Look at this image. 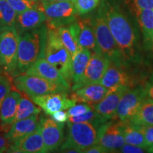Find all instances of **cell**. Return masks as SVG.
<instances>
[{
  "instance_id": "obj_1",
  "label": "cell",
  "mask_w": 153,
  "mask_h": 153,
  "mask_svg": "<svg viewBox=\"0 0 153 153\" xmlns=\"http://www.w3.org/2000/svg\"><path fill=\"white\" fill-rule=\"evenodd\" d=\"M98 8L129 66L142 62L143 41L138 23L121 0H101Z\"/></svg>"
},
{
  "instance_id": "obj_2",
  "label": "cell",
  "mask_w": 153,
  "mask_h": 153,
  "mask_svg": "<svg viewBox=\"0 0 153 153\" xmlns=\"http://www.w3.org/2000/svg\"><path fill=\"white\" fill-rule=\"evenodd\" d=\"M47 34V26L42 25L37 28L19 35L16 75L25 73L38 60L45 58Z\"/></svg>"
},
{
  "instance_id": "obj_3",
  "label": "cell",
  "mask_w": 153,
  "mask_h": 153,
  "mask_svg": "<svg viewBox=\"0 0 153 153\" xmlns=\"http://www.w3.org/2000/svg\"><path fill=\"white\" fill-rule=\"evenodd\" d=\"M88 19L93 28L97 45L101 52L106 55L110 61L120 65L130 67L124 60L100 9L98 8L97 13Z\"/></svg>"
},
{
  "instance_id": "obj_4",
  "label": "cell",
  "mask_w": 153,
  "mask_h": 153,
  "mask_svg": "<svg viewBox=\"0 0 153 153\" xmlns=\"http://www.w3.org/2000/svg\"><path fill=\"white\" fill-rule=\"evenodd\" d=\"M68 135L58 149L61 152H84L97 142V128L91 123L68 121Z\"/></svg>"
},
{
  "instance_id": "obj_5",
  "label": "cell",
  "mask_w": 153,
  "mask_h": 153,
  "mask_svg": "<svg viewBox=\"0 0 153 153\" xmlns=\"http://www.w3.org/2000/svg\"><path fill=\"white\" fill-rule=\"evenodd\" d=\"M45 59L57 69L71 86L72 56L62 43L55 28H48Z\"/></svg>"
},
{
  "instance_id": "obj_6",
  "label": "cell",
  "mask_w": 153,
  "mask_h": 153,
  "mask_svg": "<svg viewBox=\"0 0 153 153\" xmlns=\"http://www.w3.org/2000/svg\"><path fill=\"white\" fill-rule=\"evenodd\" d=\"M13 85L17 90L29 97L48 94L51 93H68L70 89L40 76L27 74H19L14 76Z\"/></svg>"
},
{
  "instance_id": "obj_7",
  "label": "cell",
  "mask_w": 153,
  "mask_h": 153,
  "mask_svg": "<svg viewBox=\"0 0 153 153\" xmlns=\"http://www.w3.org/2000/svg\"><path fill=\"white\" fill-rule=\"evenodd\" d=\"M38 9L46 17L47 28L57 29L60 26H68L77 19V13L72 1L44 2L40 1Z\"/></svg>"
},
{
  "instance_id": "obj_8",
  "label": "cell",
  "mask_w": 153,
  "mask_h": 153,
  "mask_svg": "<svg viewBox=\"0 0 153 153\" xmlns=\"http://www.w3.org/2000/svg\"><path fill=\"white\" fill-rule=\"evenodd\" d=\"M19 40L15 26L0 30V66L5 73L13 77L16 73Z\"/></svg>"
},
{
  "instance_id": "obj_9",
  "label": "cell",
  "mask_w": 153,
  "mask_h": 153,
  "mask_svg": "<svg viewBox=\"0 0 153 153\" xmlns=\"http://www.w3.org/2000/svg\"><path fill=\"white\" fill-rule=\"evenodd\" d=\"M146 98L147 95L143 86H135L128 89L120 98L114 119L120 121L130 120Z\"/></svg>"
},
{
  "instance_id": "obj_10",
  "label": "cell",
  "mask_w": 153,
  "mask_h": 153,
  "mask_svg": "<svg viewBox=\"0 0 153 153\" xmlns=\"http://www.w3.org/2000/svg\"><path fill=\"white\" fill-rule=\"evenodd\" d=\"M97 143L104 148L107 152H118L126 143L119 120L108 121L99 126Z\"/></svg>"
},
{
  "instance_id": "obj_11",
  "label": "cell",
  "mask_w": 153,
  "mask_h": 153,
  "mask_svg": "<svg viewBox=\"0 0 153 153\" xmlns=\"http://www.w3.org/2000/svg\"><path fill=\"white\" fill-rule=\"evenodd\" d=\"M64 123H57L53 118L41 116L38 128L43 137L46 152L58 150L64 140Z\"/></svg>"
},
{
  "instance_id": "obj_12",
  "label": "cell",
  "mask_w": 153,
  "mask_h": 153,
  "mask_svg": "<svg viewBox=\"0 0 153 153\" xmlns=\"http://www.w3.org/2000/svg\"><path fill=\"white\" fill-rule=\"evenodd\" d=\"M128 89L129 87H120L108 90V94L102 100L94 105L99 126L114 119L120 98Z\"/></svg>"
},
{
  "instance_id": "obj_13",
  "label": "cell",
  "mask_w": 153,
  "mask_h": 153,
  "mask_svg": "<svg viewBox=\"0 0 153 153\" xmlns=\"http://www.w3.org/2000/svg\"><path fill=\"white\" fill-rule=\"evenodd\" d=\"M128 68L130 67L120 65L110 61L109 65L99 83L104 85L108 90L120 87L129 88L135 87L136 86L135 79L128 70Z\"/></svg>"
},
{
  "instance_id": "obj_14",
  "label": "cell",
  "mask_w": 153,
  "mask_h": 153,
  "mask_svg": "<svg viewBox=\"0 0 153 153\" xmlns=\"http://www.w3.org/2000/svg\"><path fill=\"white\" fill-rule=\"evenodd\" d=\"M109 64V59L101 52L91 53L83 77L73 91L84 86L99 83Z\"/></svg>"
},
{
  "instance_id": "obj_15",
  "label": "cell",
  "mask_w": 153,
  "mask_h": 153,
  "mask_svg": "<svg viewBox=\"0 0 153 153\" xmlns=\"http://www.w3.org/2000/svg\"><path fill=\"white\" fill-rule=\"evenodd\" d=\"M68 26L79 48H85L89 50L91 53L101 52L89 19H76Z\"/></svg>"
},
{
  "instance_id": "obj_16",
  "label": "cell",
  "mask_w": 153,
  "mask_h": 153,
  "mask_svg": "<svg viewBox=\"0 0 153 153\" xmlns=\"http://www.w3.org/2000/svg\"><path fill=\"white\" fill-rule=\"evenodd\" d=\"M33 102L41 107L45 114L51 116L60 110H68L76 104V101L68 97V93L57 92L30 97Z\"/></svg>"
},
{
  "instance_id": "obj_17",
  "label": "cell",
  "mask_w": 153,
  "mask_h": 153,
  "mask_svg": "<svg viewBox=\"0 0 153 153\" xmlns=\"http://www.w3.org/2000/svg\"><path fill=\"white\" fill-rule=\"evenodd\" d=\"M25 74L35 75L63 86L67 89L71 88L70 84L63 77L60 72L45 58H41L32 65Z\"/></svg>"
},
{
  "instance_id": "obj_18",
  "label": "cell",
  "mask_w": 153,
  "mask_h": 153,
  "mask_svg": "<svg viewBox=\"0 0 153 153\" xmlns=\"http://www.w3.org/2000/svg\"><path fill=\"white\" fill-rule=\"evenodd\" d=\"M9 152L16 153H44L46 152L39 128L22 138L11 143Z\"/></svg>"
},
{
  "instance_id": "obj_19",
  "label": "cell",
  "mask_w": 153,
  "mask_h": 153,
  "mask_svg": "<svg viewBox=\"0 0 153 153\" xmlns=\"http://www.w3.org/2000/svg\"><path fill=\"white\" fill-rule=\"evenodd\" d=\"M22 95L17 91H11L0 106V122L1 131L7 133L15 121L19 101Z\"/></svg>"
},
{
  "instance_id": "obj_20",
  "label": "cell",
  "mask_w": 153,
  "mask_h": 153,
  "mask_svg": "<svg viewBox=\"0 0 153 153\" xmlns=\"http://www.w3.org/2000/svg\"><path fill=\"white\" fill-rule=\"evenodd\" d=\"M46 22V17L38 7L26 10L17 14L15 27L19 35L28 30L35 29Z\"/></svg>"
},
{
  "instance_id": "obj_21",
  "label": "cell",
  "mask_w": 153,
  "mask_h": 153,
  "mask_svg": "<svg viewBox=\"0 0 153 153\" xmlns=\"http://www.w3.org/2000/svg\"><path fill=\"white\" fill-rule=\"evenodd\" d=\"M39 118L38 114H36L14 122L4 134L9 143L11 144L36 131L38 127Z\"/></svg>"
},
{
  "instance_id": "obj_22",
  "label": "cell",
  "mask_w": 153,
  "mask_h": 153,
  "mask_svg": "<svg viewBox=\"0 0 153 153\" xmlns=\"http://www.w3.org/2000/svg\"><path fill=\"white\" fill-rule=\"evenodd\" d=\"M108 92V89L100 83L84 86L74 91L71 98L81 103L94 105L102 100Z\"/></svg>"
},
{
  "instance_id": "obj_23",
  "label": "cell",
  "mask_w": 153,
  "mask_h": 153,
  "mask_svg": "<svg viewBox=\"0 0 153 153\" xmlns=\"http://www.w3.org/2000/svg\"><path fill=\"white\" fill-rule=\"evenodd\" d=\"M134 16L137 19L142 34L143 48L151 51L153 42V9H138Z\"/></svg>"
},
{
  "instance_id": "obj_24",
  "label": "cell",
  "mask_w": 153,
  "mask_h": 153,
  "mask_svg": "<svg viewBox=\"0 0 153 153\" xmlns=\"http://www.w3.org/2000/svg\"><path fill=\"white\" fill-rule=\"evenodd\" d=\"M91 52L85 48H79L72 57V91L79 85L83 77Z\"/></svg>"
},
{
  "instance_id": "obj_25",
  "label": "cell",
  "mask_w": 153,
  "mask_h": 153,
  "mask_svg": "<svg viewBox=\"0 0 153 153\" xmlns=\"http://www.w3.org/2000/svg\"><path fill=\"white\" fill-rule=\"evenodd\" d=\"M122 133H123L125 143L127 144L136 145L147 150L148 145L145 143V137L143 133L138 129L137 125L131 123V121H120Z\"/></svg>"
},
{
  "instance_id": "obj_26",
  "label": "cell",
  "mask_w": 153,
  "mask_h": 153,
  "mask_svg": "<svg viewBox=\"0 0 153 153\" xmlns=\"http://www.w3.org/2000/svg\"><path fill=\"white\" fill-rule=\"evenodd\" d=\"M128 121L138 126H153V99L147 97Z\"/></svg>"
},
{
  "instance_id": "obj_27",
  "label": "cell",
  "mask_w": 153,
  "mask_h": 153,
  "mask_svg": "<svg viewBox=\"0 0 153 153\" xmlns=\"http://www.w3.org/2000/svg\"><path fill=\"white\" fill-rule=\"evenodd\" d=\"M41 111V107L35 104L30 97L28 98V95L24 94L19 101L15 121L28 118L33 115L39 114Z\"/></svg>"
},
{
  "instance_id": "obj_28",
  "label": "cell",
  "mask_w": 153,
  "mask_h": 153,
  "mask_svg": "<svg viewBox=\"0 0 153 153\" xmlns=\"http://www.w3.org/2000/svg\"><path fill=\"white\" fill-rule=\"evenodd\" d=\"M16 15V12L7 0H0V30L15 26Z\"/></svg>"
},
{
  "instance_id": "obj_29",
  "label": "cell",
  "mask_w": 153,
  "mask_h": 153,
  "mask_svg": "<svg viewBox=\"0 0 153 153\" xmlns=\"http://www.w3.org/2000/svg\"><path fill=\"white\" fill-rule=\"evenodd\" d=\"M57 30L61 42L72 57L77 52L79 47L78 46V45L74 41V38L72 37V34L68 28V26H60V27L57 28Z\"/></svg>"
},
{
  "instance_id": "obj_30",
  "label": "cell",
  "mask_w": 153,
  "mask_h": 153,
  "mask_svg": "<svg viewBox=\"0 0 153 153\" xmlns=\"http://www.w3.org/2000/svg\"><path fill=\"white\" fill-rule=\"evenodd\" d=\"M78 15L89 14L99 7L101 0H72Z\"/></svg>"
},
{
  "instance_id": "obj_31",
  "label": "cell",
  "mask_w": 153,
  "mask_h": 153,
  "mask_svg": "<svg viewBox=\"0 0 153 153\" xmlns=\"http://www.w3.org/2000/svg\"><path fill=\"white\" fill-rule=\"evenodd\" d=\"M11 7L16 11V14H20L23 11L30 9L38 7V1L34 0H7Z\"/></svg>"
},
{
  "instance_id": "obj_32",
  "label": "cell",
  "mask_w": 153,
  "mask_h": 153,
  "mask_svg": "<svg viewBox=\"0 0 153 153\" xmlns=\"http://www.w3.org/2000/svg\"><path fill=\"white\" fill-rule=\"evenodd\" d=\"M68 122L70 123H93L97 128H98V121H97V116L96 115L94 109L90 110L85 114L80 115L78 116H73V117H69Z\"/></svg>"
},
{
  "instance_id": "obj_33",
  "label": "cell",
  "mask_w": 153,
  "mask_h": 153,
  "mask_svg": "<svg viewBox=\"0 0 153 153\" xmlns=\"http://www.w3.org/2000/svg\"><path fill=\"white\" fill-rule=\"evenodd\" d=\"M13 82L8 74H0V106L6 97L11 91Z\"/></svg>"
},
{
  "instance_id": "obj_34",
  "label": "cell",
  "mask_w": 153,
  "mask_h": 153,
  "mask_svg": "<svg viewBox=\"0 0 153 153\" xmlns=\"http://www.w3.org/2000/svg\"><path fill=\"white\" fill-rule=\"evenodd\" d=\"M92 109H94V105L84 103V104H75L74 106L69 108L67 111H68L69 117H73V116H80Z\"/></svg>"
},
{
  "instance_id": "obj_35",
  "label": "cell",
  "mask_w": 153,
  "mask_h": 153,
  "mask_svg": "<svg viewBox=\"0 0 153 153\" xmlns=\"http://www.w3.org/2000/svg\"><path fill=\"white\" fill-rule=\"evenodd\" d=\"M129 9L137 7L142 9H153V0H126Z\"/></svg>"
},
{
  "instance_id": "obj_36",
  "label": "cell",
  "mask_w": 153,
  "mask_h": 153,
  "mask_svg": "<svg viewBox=\"0 0 153 153\" xmlns=\"http://www.w3.org/2000/svg\"><path fill=\"white\" fill-rule=\"evenodd\" d=\"M138 129L143 133L145 137V143L148 146L153 144V126H138L137 125Z\"/></svg>"
},
{
  "instance_id": "obj_37",
  "label": "cell",
  "mask_w": 153,
  "mask_h": 153,
  "mask_svg": "<svg viewBox=\"0 0 153 153\" xmlns=\"http://www.w3.org/2000/svg\"><path fill=\"white\" fill-rule=\"evenodd\" d=\"M147 150L145 148H141V147L136 146V145L124 144L123 146L118 150V152L121 153H144L146 152Z\"/></svg>"
},
{
  "instance_id": "obj_38",
  "label": "cell",
  "mask_w": 153,
  "mask_h": 153,
  "mask_svg": "<svg viewBox=\"0 0 153 153\" xmlns=\"http://www.w3.org/2000/svg\"><path fill=\"white\" fill-rule=\"evenodd\" d=\"M52 118L55 120L57 123H65V122L68 121L69 115L68 114V111H65V110H60L57 111L53 113L51 115Z\"/></svg>"
},
{
  "instance_id": "obj_39",
  "label": "cell",
  "mask_w": 153,
  "mask_h": 153,
  "mask_svg": "<svg viewBox=\"0 0 153 153\" xmlns=\"http://www.w3.org/2000/svg\"><path fill=\"white\" fill-rule=\"evenodd\" d=\"M145 93L148 98L153 99V72L144 86Z\"/></svg>"
},
{
  "instance_id": "obj_40",
  "label": "cell",
  "mask_w": 153,
  "mask_h": 153,
  "mask_svg": "<svg viewBox=\"0 0 153 153\" xmlns=\"http://www.w3.org/2000/svg\"><path fill=\"white\" fill-rule=\"evenodd\" d=\"M9 145H10V143L6 137L5 135L0 133V153L7 152Z\"/></svg>"
},
{
  "instance_id": "obj_41",
  "label": "cell",
  "mask_w": 153,
  "mask_h": 153,
  "mask_svg": "<svg viewBox=\"0 0 153 153\" xmlns=\"http://www.w3.org/2000/svg\"><path fill=\"white\" fill-rule=\"evenodd\" d=\"M85 153H106L107 151L104 148L99 145L98 143H96L92 146L89 147L87 150H85Z\"/></svg>"
},
{
  "instance_id": "obj_42",
  "label": "cell",
  "mask_w": 153,
  "mask_h": 153,
  "mask_svg": "<svg viewBox=\"0 0 153 153\" xmlns=\"http://www.w3.org/2000/svg\"><path fill=\"white\" fill-rule=\"evenodd\" d=\"M72 1V0H48V1H45V2H56V1Z\"/></svg>"
},
{
  "instance_id": "obj_43",
  "label": "cell",
  "mask_w": 153,
  "mask_h": 153,
  "mask_svg": "<svg viewBox=\"0 0 153 153\" xmlns=\"http://www.w3.org/2000/svg\"><path fill=\"white\" fill-rule=\"evenodd\" d=\"M147 152L153 153V144L148 147V148H147Z\"/></svg>"
},
{
  "instance_id": "obj_44",
  "label": "cell",
  "mask_w": 153,
  "mask_h": 153,
  "mask_svg": "<svg viewBox=\"0 0 153 153\" xmlns=\"http://www.w3.org/2000/svg\"><path fill=\"white\" fill-rule=\"evenodd\" d=\"M48 0H41V2L43 3V2H45V1H47Z\"/></svg>"
},
{
  "instance_id": "obj_45",
  "label": "cell",
  "mask_w": 153,
  "mask_h": 153,
  "mask_svg": "<svg viewBox=\"0 0 153 153\" xmlns=\"http://www.w3.org/2000/svg\"><path fill=\"white\" fill-rule=\"evenodd\" d=\"M151 51L153 52V42H152V48H151Z\"/></svg>"
},
{
  "instance_id": "obj_46",
  "label": "cell",
  "mask_w": 153,
  "mask_h": 153,
  "mask_svg": "<svg viewBox=\"0 0 153 153\" xmlns=\"http://www.w3.org/2000/svg\"><path fill=\"white\" fill-rule=\"evenodd\" d=\"M0 131H1V122H0Z\"/></svg>"
},
{
  "instance_id": "obj_47",
  "label": "cell",
  "mask_w": 153,
  "mask_h": 153,
  "mask_svg": "<svg viewBox=\"0 0 153 153\" xmlns=\"http://www.w3.org/2000/svg\"><path fill=\"white\" fill-rule=\"evenodd\" d=\"M34 1H38V2H39V0H34Z\"/></svg>"
},
{
  "instance_id": "obj_48",
  "label": "cell",
  "mask_w": 153,
  "mask_h": 153,
  "mask_svg": "<svg viewBox=\"0 0 153 153\" xmlns=\"http://www.w3.org/2000/svg\"><path fill=\"white\" fill-rule=\"evenodd\" d=\"M1 69H0V74H1Z\"/></svg>"
}]
</instances>
